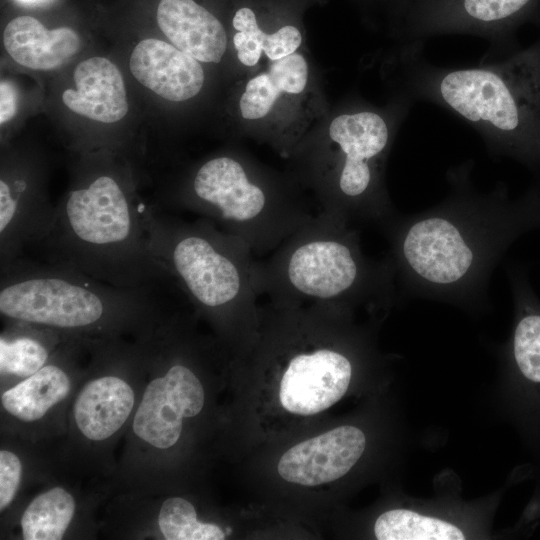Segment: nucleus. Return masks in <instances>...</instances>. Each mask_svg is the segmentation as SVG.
Masks as SVG:
<instances>
[{
    "label": "nucleus",
    "instance_id": "4468645a",
    "mask_svg": "<svg viewBox=\"0 0 540 540\" xmlns=\"http://www.w3.org/2000/svg\"><path fill=\"white\" fill-rule=\"evenodd\" d=\"M76 89L62 94L65 106L89 119L114 123L128 112L126 89L122 74L114 63L104 57L80 62L74 70Z\"/></svg>",
    "mask_w": 540,
    "mask_h": 540
},
{
    "label": "nucleus",
    "instance_id": "6e6552de",
    "mask_svg": "<svg viewBox=\"0 0 540 540\" xmlns=\"http://www.w3.org/2000/svg\"><path fill=\"white\" fill-rule=\"evenodd\" d=\"M392 123L384 114L360 110L335 117L328 130L336 145L332 171L318 187L322 210L350 225H381L396 213L383 184Z\"/></svg>",
    "mask_w": 540,
    "mask_h": 540
},
{
    "label": "nucleus",
    "instance_id": "f03ea898",
    "mask_svg": "<svg viewBox=\"0 0 540 540\" xmlns=\"http://www.w3.org/2000/svg\"><path fill=\"white\" fill-rule=\"evenodd\" d=\"M423 45L402 50V95L446 109L471 126L491 154L540 172V36L527 48L469 67L434 65L423 57Z\"/></svg>",
    "mask_w": 540,
    "mask_h": 540
},
{
    "label": "nucleus",
    "instance_id": "5701e85b",
    "mask_svg": "<svg viewBox=\"0 0 540 540\" xmlns=\"http://www.w3.org/2000/svg\"><path fill=\"white\" fill-rule=\"evenodd\" d=\"M158 525L167 540H222L226 536L219 526L199 522L193 505L180 497L163 502Z\"/></svg>",
    "mask_w": 540,
    "mask_h": 540
},
{
    "label": "nucleus",
    "instance_id": "f3484780",
    "mask_svg": "<svg viewBox=\"0 0 540 540\" xmlns=\"http://www.w3.org/2000/svg\"><path fill=\"white\" fill-rule=\"evenodd\" d=\"M134 392L124 380L104 376L90 381L74 404V418L90 440H105L118 431L134 406Z\"/></svg>",
    "mask_w": 540,
    "mask_h": 540
},
{
    "label": "nucleus",
    "instance_id": "f8f14e48",
    "mask_svg": "<svg viewBox=\"0 0 540 540\" xmlns=\"http://www.w3.org/2000/svg\"><path fill=\"white\" fill-rule=\"evenodd\" d=\"M366 446L364 433L344 425L305 440L286 451L277 470L288 482L317 486L337 480L357 463Z\"/></svg>",
    "mask_w": 540,
    "mask_h": 540
},
{
    "label": "nucleus",
    "instance_id": "423d86ee",
    "mask_svg": "<svg viewBox=\"0 0 540 540\" xmlns=\"http://www.w3.org/2000/svg\"><path fill=\"white\" fill-rule=\"evenodd\" d=\"M152 289L116 287L67 267L19 257L1 269L0 312L60 330L93 328L149 311Z\"/></svg>",
    "mask_w": 540,
    "mask_h": 540
},
{
    "label": "nucleus",
    "instance_id": "b1692460",
    "mask_svg": "<svg viewBox=\"0 0 540 540\" xmlns=\"http://www.w3.org/2000/svg\"><path fill=\"white\" fill-rule=\"evenodd\" d=\"M232 23L237 31L244 33L272 61L294 53L302 42L300 31L291 25L266 34L259 28L255 13L248 7L237 10Z\"/></svg>",
    "mask_w": 540,
    "mask_h": 540
},
{
    "label": "nucleus",
    "instance_id": "7ed1b4c3",
    "mask_svg": "<svg viewBox=\"0 0 540 540\" xmlns=\"http://www.w3.org/2000/svg\"><path fill=\"white\" fill-rule=\"evenodd\" d=\"M127 190L109 173L76 185L55 207L48 232L34 246L47 263L116 287L175 285L150 249L145 204L135 202Z\"/></svg>",
    "mask_w": 540,
    "mask_h": 540
},
{
    "label": "nucleus",
    "instance_id": "c85d7f7f",
    "mask_svg": "<svg viewBox=\"0 0 540 540\" xmlns=\"http://www.w3.org/2000/svg\"><path fill=\"white\" fill-rule=\"evenodd\" d=\"M18 1H21V2H35V1H38V0H18Z\"/></svg>",
    "mask_w": 540,
    "mask_h": 540
},
{
    "label": "nucleus",
    "instance_id": "a211bd4d",
    "mask_svg": "<svg viewBox=\"0 0 540 540\" xmlns=\"http://www.w3.org/2000/svg\"><path fill=\"white\" fill-rule=\"evenodd\" d=\"M509 278L517 313L512 360L524 378L540 384V303L522 272L510 269Z\"/></svg>",
    "mask_w": 540,
    "mask_h": 540
},
{
    "label": "nucleus",
    "instance_id": "39448f33",
    "mask_svg": "<svg viewBox=\"0 0 540 540\" xmlns=\"http://www.w3.org/2000/svg\"><path fill=\"white\" fill-rule=\"evenodd\" d=\"M153 255L197 308L221 320H247L260 296L249 246L208 219L186 221L145 205Z\"/></svg>",
    "mask_w": 540,
    "mask_h": 540
},
{
    "label": "nucleus",
    "instance_id": "2eb2a0df",
    "mask_svg": "<svg viewBox=\"0 0 540 540\" xmlns=\"http://www.w3.org/2000/svg\"><path fill=\"white\" fill-rule=\"evenodd\" d=\"M157 23L176 48L198 61L218 63L226 51L223 25L194 0H161Z\"/></svg>",
    "mask_w": 540,
    "mask_h": 540
},
{
    "label": "nucleus",
    "instance_id": "a878e982",
    "mask_svg": "<svg viewBox=\"0 0 540 540\" xmlns=\"http://www.w3.org/2000/svg\"><path fill=\"white\" fill-rule=\"evenodd\" d=\"M21 462L12 452H0V509L4 510L13 500L20 484Z\"/></svg>",
    "mask_w": 540,
    "mask_h": 540
},
{
    "label": "nucleus",
    "instance_id": "aec40b11",
    "mask_svg": "<svg viewBox=\"0 0 540 540\" xmlns=\"http://www.w3.org/2000/svg\"><path fill=\"white\" fill-rule=\"evenodd\" d=\"M70 390L67 374L57 365H44L1 396L6 411L16 418L32 422L42 418Z\"/></svg>",
    "mask_w": 540,
    "mask_h": 540
},
{
    "label": "nucleus",
    "instance_id": "cd10ccee",
    "mask_svg": "<svg viewBox=\"0 0 540 540\" xmlns=\"http://www.w3.org/2000/svg\"><path fill=\"white\" fill-rule=\"evenodd\" d=\"M409 0H397V10L396 13H398L408 2Z\"/></svg>",
    "mask_w": 540,
    "mask_h": 540
},
{
    "label": "nucleus",
    "instance_id": "412c9836",
    "mask_svg": "<svg viewBox=\"0 0 540 540\" xmlns=\"http://www.w3.org/2000/svg\"><path fill=\"white\" fill-rule=\"evenodd\" d=\"M75 512L70 493L55 487L36 497L26 508L22 519L25 540H59L63 537Z\"/></svg>",
    "mask_w": 540,
    "mask_h": 540
},
{
    "label": "nucleus",
    "instance_id": "4be33fe9",
    "mask_svg": "<svg viewBox=\"0 0 540 540\" xmlns=\"http://www.w3.org/2000/svg\"><path fill=\"white\" fill-rule=\"evenodd\" d=\"M379 540H462L464 532L451 522L409 509H392L375 521Z\"/></svg>",
    "mask_w": 540,
    "mask_h": 540
},
{
    "label": "nucleus",
    "instance_id": "20e7f679",
    "mask_svg": "<svg viewBox=\"0 0 540 540\" xmlns=\"http://www.w3.org/2000/svg\"><path fill=\"white\" fill-rule=\"evenodd\" d=\"M255 272L260 296L286 305L350 311L389 306L399 296L388 256H366L356 226L323 212L256 260Z\"/></svg>",
    "mask_w": 540,
    "mask_h": 540
},
{
    "label": "nucleus",
    "instance_id": "9b49d317",
    "mask_svg": "<svg viewBox=\"0 0 540 540\" xmlns=\"http://www.w3.org/2000/svg\"><path fill=\"white\" fill-rule=\"evenodd\" d=\"M203 405L204 390L198 377L187 366L174 364L147 385L133 430L156 448H170L180 437L182 419L198 415Z\"/></svg>",
    "mask_w": 540,
    "mask_h": 540
},
{
    "label": "nucleus",
    "instance_id": "393cba45",
    "mask_svg": "<svg viewBox=\"0 0 540 540\" xmlns=\"http://www.w3.org/2000/svg\"><path fill=\"white\" fill-rule=\"evenodd\" d=\"M49 357L46 346L36 338L17 336L0 338L2 374L27 378L41 369Z\"/></svg>",
    "mask_w": 540,
    "mask_h": 540
},
{
    "label": "nucleus",
    "instance_id": "f257e3e1",
    "mask_svg": "<svg viewBox=\"0 0 540 540\" xmlns=\"http://www.w3.org/2000/svg\"><path fill=\"white\" fill-rule=\"evenodd\" d=\"M468 160L447 173L449 193L421 213L397 212L380 227L403 296L468 308L485 305L491 274L522 234L540 228V181L512 199L503 182L479 192Z\"/></svg>",
    "mask_w": 540,
    "mask_h": 540
},
{
    "label": "nucleus",
    "instance_id": "6ab92c4d",
    "mask_svg": "<svg viewBox=\"0 0 540 540\" xmlns=\"http://www.w3.org/2000/svg\"><path fill=\"white\" fill-rule=\"evenodd\" d=\"M307 79L308 65L302 55L292 53L272 61L268 72L246 84L239 102L242 117L255 120L266 116L282 93H301Z\"/></svg>",
    "mask_w": 540,
    "mask_h": 540
},
{
    "label": "nucleus",
    "instance_id": "bb28decb",
    "mask_svg": "<svg viewBox=\"0 0 540 540\" xmlns=\"http://www.w3.org/2000/svg\"><path fill=\"white\" fill-rule=\"evenodd\" d=\"M17 109L16 91L13 85L2 80L0 84V123L11 120Z\"/></svg>",
    "mask_w": 540,
    "mask_h": 540
},
{
    "label": "nucleus",
    "instance_id": "ddd939ff",
    "mask_svg": "<svg viewBox=\"0 0 540 540\" xmlns=\"http://www.w3.org/2000/svg\"><path fill=\"white\" fill-rule=\"evenodd\" d=\"M129 65L140 84L169 101L188 100L204 84V71L198 60L159 39L139 42Z\"/></svg>",
    "mask_w": 540,
    "mask_h": 540
},
{
    "label": "nucleus",
    "instance_id": "0eeeda50",
    "mask_svg": "<svg viewBox=\"0 0 540 540\" xmlns=\"http://www.w3.org/2000/svg\"><path fill=\"white\" fill-rule=\"evenodd\" d=\"M178 204L241 239L255 256L269 255L318 213L279 188L265 185L231 155L203 162Z\"/></svg>",
    "mask_w": 540,
    "mask_h": 540
},
{
    "label": "nucleus",
    "instance_id": "dca6fc26",
    "mask_svg": "<svg viewBox=\"0 0 540 540\" xmlns=\"http://www.w3.org/2000/svg\"><path fill=\"white\" fill-rule=\"evenodd\" d=\"M4 47L20 65L52 70L63 65L80 47L78 34L68 27L48 30L31 16L12 19L3 33Z\"/></svg>",
    "mask_w": 540,
    "mask_h": 540
},
{
    "label": "nucleus",
    "instance_id": "9d476101",
    "mask_svg": "<svg viewBox=\"0 0 540 540\" xmlns=\"http://www.w3.org/2000/svg\"><path fill=\"white\" fill-rule=\"evenodd\" d=\"M352 372V359L342 349L323 345L295 352L281 378L280 402L293 414L320 413L344 396Z\"/></svg>",
    "mask_w": 540,
    "mask_h": 540
},
{
    "label": "nucleus",
    "instance_id": "1a4fd4ad",
    "mask_svg": "<svg viewBox=\"0 0 540 540\" xmlns=\"http://www.w3.org/2000/svg\"><path fill=\"white\" fill-rule=\"evenodd\" d=\"M399 17V34L406 44L435 36L469 35L490 44L483 61L516 49V32L540 20V0H409Z\"/></svg>",
    "mask_w": 540,
    "mask_h": 540
}]
</instances>
